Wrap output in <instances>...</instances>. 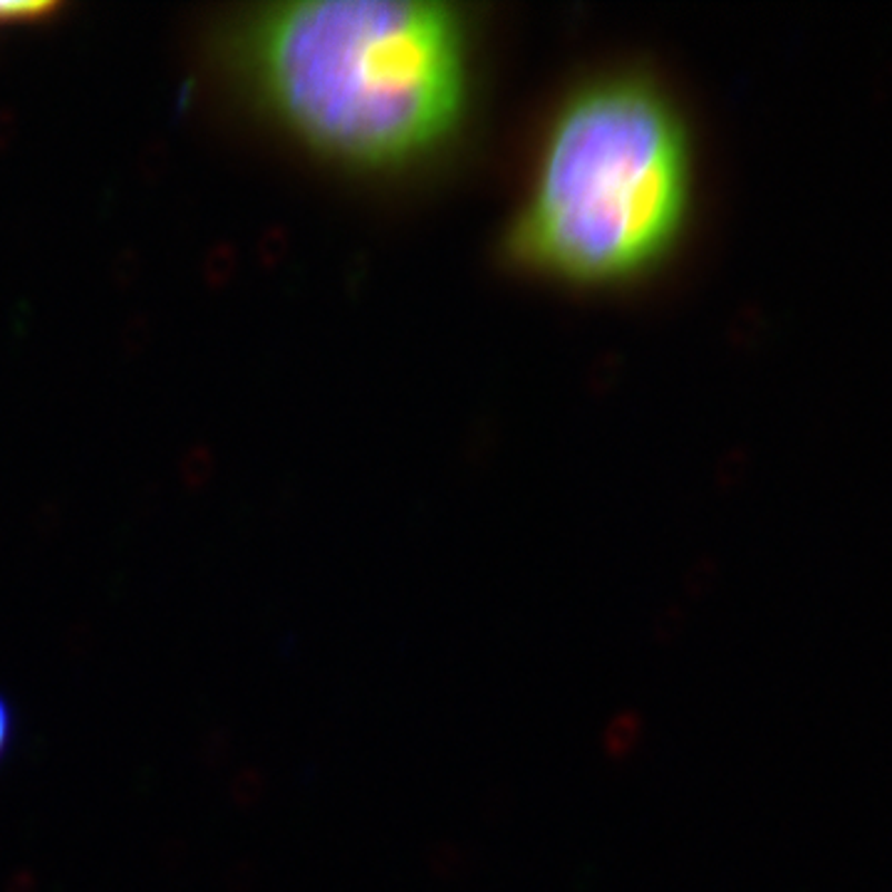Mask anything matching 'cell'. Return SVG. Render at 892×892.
<instances>
[{
    "label": "cell",
    "mask_w": 892,
    "mask_h": 892,
    "mask_svg": "<svg viewBox=\"0 0 892 892\" xmlns=\"http://www.w3.org/2000/svg\"><path fill=\"white\" fill-rule=\"evenodd\" d=\"M684 625H687V615H684L680 607H667L665 613L657 615L655 630H652L655 635L652 637H655V642H660V645H670V642L682 633Z\"/></svg>",
    "instance_id": "6"
},
{
    "label": "cell",
    "mask_w": 892,
    "mask_h": 892,
    "mask_svg": "<svg viewBox=\"0 0 892 892\" xmlns=\"http://www.w3.org/2000/svg\"><path fill=\"white\" fill-rule=\"evenodd\" d=\"M16 732H18L16 710L6 694L0 692V766L6 764V759L10 756V752H13Z\"/></svg>",
    "instance_id": "5"
},
{
    "label": "cell",
    "mask_w": 892,
    "mask_h": 892,
    "mask_svg": "<svg viewBox=\"0 0 892 892\" xmlns=\"http://www.w3.org/2000/svg\"><path fill=\"white\" fill-rule=\"evenodd\" d=\"M50 10H56L52 3H0V23L6 20H36L42 18Z\"/></svg>",
    "instance_id": "7"
},
{
    "label": "cell",
    "mask_w": 892,
    "mask_h": 892,
    "mask_svg": "<svg viewBox=\"0 0 892 892\" xmlns=\"http://www.w3.org/2000/svg\"><path fill=\"white\" fill-rule=\"evenodd\" d=\"M244 58L293 135L365 169L432 155L454 135L469 97L464 20L427 0L266 8L246 30Z\"/></svg>",
    "instance_id": "1"
},
{
    "label": "cell",
    "mask_w": 892,
    "mask_h": 892,
    "mask_svg": "<svg viewBox=\"0 0 892 892\" xmlns=\"http://www.w3.org/2000/svg\"><path fill=\"white\" fill-rule=\"evenodd\" d=\"M508 809H511V791L498 789L492 793V799H488V803L484 806V813L488 821H498Z\"/></svg>",
    "instance_id": "8"
},
{
    "label": "cell",
    "mask_w": 892,
    "mask_h": 892,
    "mask_svg": "<svg viewBox=\"0 0 892 892\" xmlns=\"http://www.w3.org/2000/svg\"><path fill=\"white\" fill-rule=\"evenodd\" d=\"M429 868H432V873L439 875V878H456L459 873H464L466 853L462 851L459 845L444 843V845L437 848V851L432 853Z\"/></svg>",
    "instance_id": "4"
},
{
    "label": "cell",
    "mask_w": 892,
    "mask_h": 892,
    "mask_svg": "<svg viewBox=\"0 0 892 892\" xmlns=\"http://www.w3.org/2000/svg\"><path fill=\"white\" fill-rule=\"evenodd\" d=\"M690 199L692 155L680 115L652 82L611 75L558 107L511 251L561 280H630L672 251Z\"/></svg>",
    "instance_id": "2"
},
{
    "label": "cell",
    "mask_w": 892,
    "mask_h": 892,
    "mask_svg": "<svg viewBox=\"0 0 892 892\" xmlns=\"http://www.w3.org/2000/svg\"><path fill=\"white\" fill-rule=\"evenodd\" d=\"M642 729H645V722H642V716L637 712L617 714L615 720L607 724L605 734H603L605 754L611 759H615V761L627 759L630 754L635 752V746L640 744Z\"/></svg>",
    "instance_id": "3"
}]
</instances>
